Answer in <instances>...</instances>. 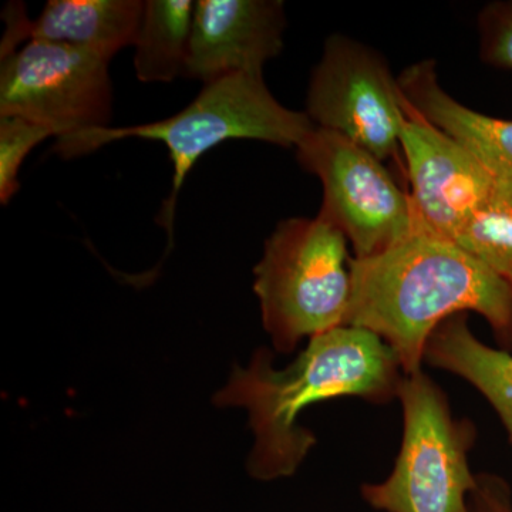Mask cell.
I'll list each match as a JSON object with an SVG mask.
<instances>
[{
	"mask_svg": "<svg viewBox=\"0 0 512 512\" xmlns=\"http://www.w3.org/2000/svg\"><path fill=\"white\" fill-rule=\"evenodd\" d=\"M55 137L49 128L18 116L0 117V202L8 205L18 194L19 173L30 151Z\"/></svg>",
	"mask_w": 512,
	"mask_h": 512,
	"instance_id": "2e32d148",
	"label": "cell"
},
{
	"mask_svg": "<svg viewBox=\"0 0 512 512\" xmlns=\"http://www.w3.org/2000/svg\"><path fill=\"white\" fill-rule=\"evenodd\" d=\"M404 103L407 119L400 144L410 195L427 227L453 242L471 215L493 197L498 183L466 148Z\"/></svg>",
	"mask_w": 512,
	"mask_h": 512,
	"instance_id": "9c48e42d",
	"label": "cell"
},
{
	"mask_svg": "<svg viewBox=\"0 0 512 512\" xmlns=\"http://www.w3.org/2000/svg\"><path fill=\"white\" fill-rule=\"evenodd\" d=\"M397 82L420 117L466 148L497 183L512 188V120L495 119L458 103L440 86L433 60L407 67Z\"/></svg>",
	"mask_w": 512,
	"mask_h": 512,
	"instance_id": "7c38bea8",
	"label": "cell"
},
{
	"mask_svg": "<svg viewBox=\"0 0 512 512\" xmlns=\"http://www.w3.org/2000/svg\"><path fill=\"white\" fill-rule=\"evenodd\" d=\"M254 274L262 322L278 352L346 326L352 295L348 238L325 218L279 222Z\"/></svg>",
	"mask_w": 512,
	"mask_h": 512,
	"instance_id": "277c9868",
	"label": "cell"
},
{
	"mask_svg": "<svg viewBox=\"0 0 512 512\" xmlns=\"http://www.w3.org/2000/svg\"><path fill=\"white\" fill-rule=\"evenodd\" d=\"M350 275L346 326L384 340L404 375L421 370L431 335L460 313L483 316L512 349V286L424 221L386 251L350 258Z\"/></svg>",
	"mask_w": 512,
	"mask_h": 512,
	"instance_id": "6da1fadb",
	"label": "cell"
},
{
	"mask_svg": "<svg viewBox=\"0 0 512 512\" xmlns=\"http://www.w3.org/2000/svg\"><path fill=\"white\" fill-rule=\"evenodd\" d=\"M424 362L461 377L483 394L512 446V353L481 342L468 326L467 313H460L431 335Z\"/></svg>",
	"mask_w": 512,
	"mask_h": 512,
	"instance_id": "4fadbf2b",
	"label": "cell"
},
{
	"mask_svg": "<svg viewBox=\"0 0 512 512\" xmlns=\"http://www.w3.org/2000/svg\"><path fill=\"white\" fill-rule=\"evenodd\" d=\"M195 2L146 0L134 42V70L143 83H171L185 77Z\"/></svg>",
	"mask_w": 512,
	"mask_h": 512,
	"instance_id": "5bb4252c",
	"label": "cell"
},
{
	"mask_svg": "<svg viewBox=\"0 0 512 512\" xmlns=\"http://www.w3.org/2000/svg\"><path fill=\"white\" fill-rule=\"evenodd\" d=\"M143 10L141 0H49L30 20L22 3H9L3 13L6 28L0 57L35 40L77 47L111 62L136 42Z\"/></svg>",
	"mask_w": 512,
	"mask_h": 512,
	"instance_id": "8fae6325",
	"label": "cell"
},
{
	"mask_svg": "<svg viewBox=\"0 0 512 512\" xmlns=\"http://www.w3.org/2000/svg\"><path fill=\"white\" fill-rule=\"evenodd\" d=\"M315 128L305 111L288 109L269 92L262 74H232L204 84L200 94L167 119L130 127H104L57 140L53 153L76 158L124 138L161 141L173 163V184L157 217L173 244L175 208L185 178L204 154L231 140L298 147Z\"/></svg>",
	"mask_w": 512,
	"mask_h": 512,
	"instance_id": "3957f363",
	"label": "cell"
},
{
	"mask_svg": "<svg viewBox=\"0 0 512 512\" xmlns=\"http://www.w3.org/2000/svg\"><path fill=\"white\" fill-rule=\"evenodd\" d=\"M306 114L315 127L349 138L379 160L399 157L406 103L384 57L343 35L326 39L313 69Z\"/></svg>",
	"mask_w": 512,
	"mask_h": 512,
	"instance_id": "ba28073f",
	"label": "cell"
},
{
	"mask_svg": "<svg viewBox=\"0 0 512 512\" xmlns=\"http://www.w3.org/2000/svg\"><path fill=\"white\" fill-rule=\"evenodd\" d=\"M403 377L384 340L366 329L340 326L313 336L285 369H275L269 350H256L247 369L234 366L214 403L248 410L255 436L248 471L269 481L292 476L315 446L313 433L296 423L306 407L339 397L386 404L397 399Z\"/></svg>",
	"mask_w": 512,
	"mask_h": 512,
	"instance_id": "7a4b0ae2",
	"label": "cell"
},
{
	"mask_svg": "<svg viewBox=\"0 0 512 512\" xmlns=\"http://www.w3.org/2000/svg\"><path fill=\"white\" fill-rule=\"evenodd\" d=\"M296 156L322 183L319 217L345 234L355 258L386 251L423 221L412 195L394 183L383 161L349 138L315 127Z\"/></svg>",
	"mask_w": 512,
	"mask_h": 512,
	"instance_id": "8992f818",
	"label": "cell"
},
{
	"mask_svg": "<svg viewBox=\"0 0 512 512\" xmlns=\"http://www.w3.org/2000/svg\"><path fill=\"white\" fill-rule=\"evenodd\" d=\"M453 242L512 286V188L498 183Z\"/></svg>",
	"mask_w": 512,
	"mask_h": 512,
	"instance_id": "9a60e30c",
	"label": "cell"
},
{
	"mask_svg": "<svg viewBox=\"0 0 512 512\" xmlns=\"http://www.w3.org/2000/svg\"><path fill=\"white\" fill-rule=\"evenodd\" d=\"M0 63V117L35 121L56 141L110 127V60L33 40L0 57Z\"/></svg>",
	"mask_w": 512,
	"mask_h": 512,
	"instance_id": "52a82bcc",
	"label": "cell"
},
{
	"mask_svg": "<svg viewBox=\"0 0 512 512\" xmlns=\"http://www.w3.org/2000/svg\"><path fill=\"white\" fill-rule=\"evenodd\" d=\"M468 512H512L510 485L495 474H477L476 488L468 497Z\"/></svg>",
	"mask_w": 512,
	"mask_h": 512,
	"instance_id": "ac0fdd59",
	"label": "cell"
},
{
	"mask_svg": "<svg viewBox=\"0 0 512 512\" xmlns=\"http://www.w3.org/2000/svg\"><path fill=\"white\" fill-rule=\"evenodd\" d=\"M285 28L279 0H198L185 77L208 84L232 74H262L281 55Z\"/></svg>",
	"mask_w": 512,
	"mask_h": 512,
	"instance_id": "30bf717a",
	"label": "cell"
},
{
	"mask_svg": "<svg viewBox=\"0 0 512 512\" xmlns=\"http://www.w3.org/2000/svg\"><path fill=\"white\" fill-rule=\"evenodd\" d=\"M397 399L399 456L386 480L360 487L363 500L382 512H468L477 485L468 464L476 427L453 416L446 393L423 370L404 375Z\"/></svg>",
	"mask_w": 512,
	"mask_h": 512,
	"instance_id": "5b68a950",
	"label": "cell"
},
{
	"mask_svg": "<svg viewBox=\"0 0 512 512\" xmlns=\"http://www.w3.org/2000/svg\"><path fill=\"white\" fill-rule=\"evenodd\" d=\"M480 56L485 64L512 70V0L488 3L478 15Z\"/></svg>",
	"mask_w": 512,
	"mask_h": 512,
	"instance_id": "e0dca14e",
	"label": "cell"
}]
</instances>
